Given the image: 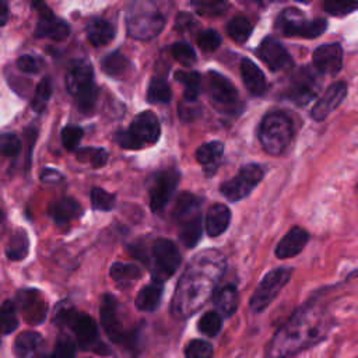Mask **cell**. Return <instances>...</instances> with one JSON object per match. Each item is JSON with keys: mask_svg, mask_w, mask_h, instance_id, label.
Here are the masks:
<instances>
[{"mask_svg": "<svg viewBox=\"0 0 358 358\" xmlns=\"http://www.w3.org/2000/svg\"><path fill=\"white\" fill-rule=\"evenodd\" d=\"M92 66L85 59L73 60L66 73V87L69 92L77 96L80 92L94 87Z\"/></svg>", "mask_w": 358, "mask_h": 358, "instance_id": "15", "label": "cell"}, {"mask_svg": "<svg viewBox=\"0 0 358 358\" xmlns=\"http://www.w3.org/2000/svg\"><path fill=\"white\" fill-rule=\"evenodd\" d=\"M87 39L94 46L108 45L115 38L113 25L103 18H92L85 28Z\"/></svg>", "mask_w": 358, "mask_h": 358, "instance_id": "26", "label": "cell"}, {"mask_svg": "<svg viewBox=\"0 0 358 358\" xmlns=\"http://www.w3.org/2000/svg\"><path fill=\"white\" fill-rule=\"evenodd\" d=\"M8 20V6L6 1L0 0V27H3Z\"/></svg>", "mask_w": 358, "mask_h": 358, "instance_id": "53", "label": "cell"}, {"mask_svg": "<svg viewBox=\"0 0 358 358\" xmlns=\"http://www.w3.org/2000/svg\"><path fill=\"white\" fill-rule=\"evenodd\" d=\"M77 159L80 162L90 164L92 168H101L108 162V152L103 148H81L77 152Z\"/></svg>", "mask_w": 358, "mask_h": 358, "instance_id": "39", "label": "cell"}, {"mask_svg": "<svg viewBox=\"0 0 358 358\" xmlns=\"http://www.w3.org/2000/svg\"><path fill=\"white\" fill-rule=\"evenodd\" d=\"M221 324H222V319L220 316V313L211 310V312H207L204 313L200 320H199V330L206 334V336H215L220 329H221Z\"/></svg>", "mask_w": 358, "mask_h": 358, "instance_id": "43", "label": "cell"}, {"mask_svg": "<svg viewBox=\"0 0 358 358\" xmlns=\"http://www.w3.org/2000/svg\"><path fill=\"white\" fill-rule=\"evenodd\" d=\"M200 213V200L192 193H182L173 207V218L179 222L196 215Z\"/></svg>", "mask_w": 358, "mask_h": 358, "instance_id": "28", "label": "cell"}, {"mask_svg": "<svg viewBox=\"0 0 358 358\" xmlns=\"http://www.w3.org/2000/svg\"><path fill=\"white\" fill-rule=\"evenodd\" d=\"M238 291L234 285H225L215 291L214 305L224 316H231L238 308Z\"/></svg>", "mask_w": 358, "mask_h": 358, "instance_id": "27", "label": "cell"}, {"mask_svg": "<svg viewBox=\"0 0 358 358\" xmlns=\"http://www.w3.org/2000/svg\"><path fill=\"white\" fill-rule=\"evenodd\" d=\"M312 62L322 74H337L343 66V49L338 43H326L315 49Z\"/></svg>", "mask_w": 358, "mask_h": 358, "instance_id": "16", "label": "cell"}, {"mask_svg": "<svg viewBox=\"0 0 358 358\" xmlns=\"http://www.w3.org/2000/svg\"><path fill=\"white\" fill-rule=\"evenodd\" d=\"M192 4L196 7L197 13L208 17L222 14L224 10L228 7V4L224 1H193Z\"/></svg>", "mask_w": 358, "mask_h": 358, "instance_id": "50", "label": "cell"}, {"mask_svg": "<svg viewBox=\"0 0 358 358\" xmlns=\"http://www.w3.org/2000/svg\"><path fill=\"white\" fill-rule=\"evenodd\" d=\"M110 277L122 287L134 282L137 278L141 277V270L138 266L131 263H122L116 262L110 267Z\"/></svg>", "mask_w": 358, "mask_h": 358, "instance_id": "33", "label": "cell"}, {"mask_svg": "<svg viewBox=\"0 0 358 358\" xmlns=\"http://www.w3.org/2000/svg\"><path fill=\"white\" fill-rule=\"evenodd\" d=\"M83 213L80 203L73 197H63L55 201L49 207V215L56 224H66L74 218H78Z\"/></svg>", "mask_w": 358, "mask_h": 358, "instance_id": "23", "label": "cell"}, {"mask_svg": "<svg viewBox=\"0 0 358 358\" xmlns=\"http://www.w3.org/2000/svg\"><path fill=\"white\" fill-rule=\"evenodd\" d=\"M186 358H210L213 355V345L204 340H192L185 348Z\"/></svg>", "mask_w": 358, "mask_h": 358, "instance_id": "45", "label": "cell"}, {"mask_svg": "<svg viewBox=\"0 0 358 358\" xmlns=\"http://www.w3.org/2000/svg\"><path fill=\"white\" fill-rule=\"evenodd\" d=\"M308 241H309V234L301 227H294L278 242L275 248V256L278 259L294 257L305 248Z\"/></svg>", "mask_w": 358, "mask_h": 358, "instance_id": "21", "label": "cell"}, {"mask_svg": "<svg viewBox=\"0 0 358 358\" xmlns=\"http://www.w3.org/2000/svg\"><path fill=\"white\" fill-rule=\"evenodd\" d=\"M277 29L285 36H298V38H317L323 34L327 27L326 20H306L298 10H284L277 20Z\"/></svg>", "mask_w": 358, "mask_h": 358, "instance_id": "7", "label": "cell"}, {"mask_svg": "<svg viewBox=\"0 0 358 358\" xmlns=\"http://www.w3.org/2000/svg\"><path fill=\"white\" fill-rule=\"evenodd\" d=\"M28 238L22 229H18L10 239L6 255L10 260H22L28 253Z\"/></svg>", "mask_w": 358, "mask_h": 358, "instance_id": "36", "label": "cell"}, {"mask_svg": "<svg viewBox=\"0 0 358 358\" xmlns=\"http://www.w3.org/2000/svg\"><path fill=\"white\" fill-rule=\"evenodd\" d=\"M201 235V217L200 213L179 222V238L186 248H193Z\"/></svg>", "mask_w": 358, "mask_h": 358, "instance_id": "30", "label": "cell"}, {"mask_svg": "<svg viewBox=\"0 0 358 358\" xmlns=\"http://www.w3.org/2000/svg\"><path fill=\"white\" fill-rule=\"evenodd\" d=\"M345 95H347V84L344 81H337L331 84L312 108L310 116L315 120L326 119L343 102Z\"/></svg>", "mask_w": 358, "mask_h": 358, "instance_id": "20", "label": "cell"}, {"mask_svg": "<svg viewBox=\"0 0 358 358\" xmlns=\"http://www.w3.org/2000/svg\"><path fill=\"white\" fill-rule=\"evenodd\" d=\"M172 98L168 83L161 77H154L147 90V101L151 103H168Z\"/></svg>", "mask_w": 358, "mask_h": 358, "instance_id": "35", "label": "cell"}, {"mask_svg": "<svg viewBox=\"0 0 358 358\" xmlns=\"http://www.w3.org/2000/svg\"><path fill=\"white\" fill-rule=\"evenodd\" d=\"M152 268L151 275L154 282L162 284L166 281L180 264V253L178 246L169 241L159 238L152 243Z\"/></svg>", "mask_w": 358, "mask_h": 358, "instance_id": "8", "label": "cell"}, {"mask_svg": "<svg viewBox=\"0 0 358 358\" xmlns=\"http://www.w3.org/2000/svg\"><path fill=\"white\" fill-rule=\"evenodd\" d=\"M34 6L38 8L39 13V20L35 27V36L48 38L56 42L64 41L70 34L69 25L63 20L57 18L45 3L39 1L34 3Z\"/></svg>", "mask_w": 358, "mask_h": 358, "instance_id": "14", "label": "cell"}, {"mask_svg": "<svg viewBox=\"0 0 358 358\" xmlns=\"http://www.w3.org/2000/svg\"><path fill=\"white\" fill-rule=\"evenodd\" d=\"M101 67L103 73L110 77H122L129 69V59L122 52L116 50L101 60Z\"/></svg>", "mask_w": 358, "mask_h": 358, "instance_id": "34", "label": "cell"}, {"mask_svg": "<svg viewBox=\"0 0 358 358\" xmlns=\"http://www.w3.org/2000/svg\"><path fill=\"white\" fill-rule=\"evenodd\" d=\"M323 8L331 15H347L358 8V1H324Z\"/></svg>", "mask_w": 358, "mask_h": 358, "instance_id": "49", "label": "cell"}, {"mask_svg": "<svg viewBox=\"0 0 358 358\" xmlns=\"http://www.w3.org/2000/svg\"><path fill=\"white\" fill-rule=\"evenodd\" d=\"M161 295H162V285L158 282H152L143 287L136 296L137 309L145 310V312H151L157 309L161 301Z\"/></svg>", "mask_w": 358, "mask_h": 358, "instance_id": "29", "label": "cell"}, {"mask_svg": "<svg viewBox=\"0 0 358 358\" xmlns=\"http://www.w3.org/2000/svg\"><path fill=\"white\" fill-rule=\"evenodd\" d=\"M225 270V259L217 250H204L194 256L179 284V295L183 309H199L213 294Z\"/></svg>", "mask_w": 358, "mask_h": 358, "instance_id": "2", "label": "cell"}, {"mask_svg": "<svg viewBox=\"0 0 358 358\" xmlns=\"http://www.w3.org/2000/svg\"><path fill=\"white\" fill-rule=\"evenodd\" d=\"M21 140L14 133L0 134V152L7 158H15L21 151Z\"/></svg>", "mask_w": 358, "mask_h": 358, "instance_id": "44", "label": "cell"}, {"mask_svg": "<svg viewBox=\"0 0 358 358\" xmlns=\"http://www.w3.org/2000/svg\"><path fill=\"white\" fill-rule=\"evenodd\" d=\"M229 221V208L224 204H213L206 215V231L210 236H218L228 228Z\"/></svg>", "mask_w": 358, "mask_h": 358, "instance_id": "25", "label": "cell"}, {"mask_svg": "<svg viewBox=\"0 0 358 358\" xmlns=\"http://www.w3.org/2000/svg\"><path fill=\"white\" fill-rule=\"evenodd\" d=\"M259 57L273 71H281L291 67L292 60L282 43L274 38H266L259 48Z\"/></svg>", "mask_w": 358, "mask_h": 358, "instance_id": "19", "label": "cell"}, {"mask_svg": "<svg viewBox=\"0 0 358 358\" xmlns=\"http://www.w3.org/2000/svg\"><path fill=\"white\" fill-rule=\"evenodd\" d=\"M17 326H18V319H17L15 306L11 301H6L0 309V331L4 334H8L14 331Z\"/></svg>", "mask_w": 358, "mask_h": 358, "instance_id": "40", "label": "cell"}, {"mask_svg": "<svg viewBox=\"0 0 358 358\" xmlns=\"http://www.w3.org/2000/svg\"><path fill=\"white\" fill-rule=\"evenodd\" d=\"M165 18L150 3H133L126 20L127 34L138 41L155 38L164 28Z\"/></svg>", "mask_w": 358, "mask_h": 358, "instance_id": "5", "label": "cell"}, {"mask_svg": "<svg viewBox=\"0 0 358 358\" xmlns=\"http://www.w3.org/2000/svg\"><path fill=\"white\" fill-rule=\"evenodd\" d=\"M18 308L24 319L31 324H39L43 322L48 306L41 292L36 289H24L17 296Z\"/></svg>", "mask_w": 358, "mask_h": 358, "instance_id": "17", "label": "cell"}, {"mask_svg": "<svg viewBox=\"0 0 358 358\" xmlns=\"http://www.w3.org/2000/svg\"><path fill=\"white\" fill-rule=\"evenodd\" d=\"M179 183L176 169H165L152 176L150 186V208L154 213H161L171 201L173 192Z\"/></svg>", "mask_w": 358, "mask_h": 358, "instance_id": "13", "label": "cell"}, {"mask_svg": "<svg viewBox=\"0 0 358 358\" xmlns=\"http://www.w3.org/2000/svg\"><path fill=\"white\" fill-rule=\"evenodd\" d=\"M101 323L113 343H122L124 340V330L117 315V302L110 294H105L101 301Z\"/></svg>", "mask_w": 358, "mask_h": 358, "instance_id": "18", "label": "cell"}, {"mask_svg": "<svg viewBox=\"0 0 358 358\" xmlns=\"http://www.w3.org/2000/svg\"><path fill=\"white\" fill-rule=\"evenodd\" d=\"M194 25V20L189 15V14H179L178 17V24H176V28L183 31V29H189L190 27Z\"/></svg>", "mask_w": 358, "mask_h": 358, "instance_id": "52", "label": "cell"}, {"mask_svg": "<svg viewBox=\"0 0 358 358\" xmlns=\"http://www.w3.org/2000/svg\"><path fill=\"white\" fill-rule=\"evenodd\" d=\"M331 327L330 315L320 306L308 305L298 309L273 336L267 348L268 358H289L327 336Z\"/></svg>", "mask_w": 358, "mask_h": 358, "instance_id": "1", "label": "cell"}, {"mask_svg": "<svg viewBox=\"0 0 358 358\" xmlns=\"http://www.w3.org/2000/svg\"><path fill=\"white\" fill-rule=\"evenodd\" d=\"M227 32L228 35L235 41V42H245L250 34H252V24L250 21L243 17V15H238V17H234L228 25H227Z\"/></svg>", "mask_w": 358, "mask_h": 358, "instance_id": "37", "label": "cell"}, {"mask_svg": "<svg viewBox=\"0 0 358 358\" xmlns=\"http://www.w3.org/2000/svg\"><path fill=\"white\" fill-rule=\"evenodd\" d=\"M173 77L178 83H180L185 87V92H183L185 101L196 102L200 92V87H201L200 74L196 71H176Z\"/></svg>", "mask_w": 358, "mask_h": 358, "instance_id": "31", "label": "cell"}, {"mask_svg": "<svg viewBox=\"0 0 358 358\" xmlns=\"http://www.w3.org/2000/svg\"><path fill=\"white\" fill-rule=\"evenodd\" d=\"M43 337L35 331H22L17 336L14 351L20 358H35L41 354Z\"/></svg>", "mask_w": 358, "mask_h": 358, "instance_id": "24", "label": "cell"}, {"mask_svg": "<svg viewBox=\"0 0 358 358\" xmlns=\"http://www.w3.org/2000/svg\"><path fill=\"white\" fill-rule=\"evenodd\" d=\"M263 179V169L256 164H248L229 180L221 185V193L231 201H238L260 183Z\"/></svg>", "mask_w": 358, "mask_h": 358, "instance_id": "10", "label": "cell"}, {"mask_svg": "<svg viewBox=\"0 0 358 358\" xmlns=\"http://www.w3.org/2000/svg\"><path fill=\"white\" fill-rule=\"evenodd\" d=\"M291 274V268L287 267H278L267 273L250 298V309L256 313L264 310L288 282Z\"/></svg>", "mask_w": 358, "mask_h": 358, "instance_id": "9", "label": "cell"}, {"mask_svg": "<svg viewBox=\"0 0 358 358\" xmlns=\"http://www.w3.org/2000/svg\"><path fill=\"white\" fill-rule=\"evenodd\" d=\"M67 327H70L73 330V333L77 337L78 344L85 348V350H92L98 354L102 355H108L109 350L108 347H105L99 337H98V329L95 322L92 320L91 316L85 315V313H80V312H74L73 316L70 317Z\"/></svg>", "mask_w": 358, "mask_h": 358, "instance_id": "12", "label": "cell"}, {"mask_svg": "<svg viewBox=\"0 0 358 358\" xmlns=\"http://www.w3.org/2000/svg\"><path fill=\"white\" fill-rule=\"evenodd\" d=\"M319 87L320 83L316 73L309 67H302L291 76L285 92L294 103L302 106L316 96Z\"/></svg>", "mask_w": 358, "mask_h": 358, "instance_id": "11", "label": "cell"}, {"mask_svg": "<svg viewBox=\"0 0 358 358\" xmlns=\"http://www.w3.org/2000/svg\"><path fill=\"white\" fill-rule=\"evenodd\" d=\"M0 218H1V213H0Z\"/></svg>", "mask_w": 358, "mask_h": 358, "instance_id": "54", "label": "cell"}, {"mask_svg": "<svg viewBox=\"0 0 358 358\" xmlns=\"http://www.w3.org/2000/svg\"><path fill=\"white\" fill-rule=\"evenodd\" d=\"M171 53L176 62H179L182 66H192L196 63V53L193 48L186 42H175L171 46Z\"/></svg>", "mask_w": 358, "mask_h": 358, "instance_id": "42", "label": "cell"}, {"mask_svg": "<svg viewBox=\"0 0 358 358\" xmlns=\"http://www.w3.org/2000/svg\"><path fill=\"white\" fill-rule=\"evenodd\" d=\"M74 355H76L74 341L69 336L63 334L57 338L53 355L49 358H74Z\"/></svg>", "mask_w": 358, "mask_h": 358, "instance_id": "48", "label": "cell"}, {"mask_svg": "<svg viewBox=\"0 0 358 358\" xmlns=\"http://www.w3.org/2000/svg\"><path fill=\"white\" fill-rule=\"evenodd\" d=\"M50 95H52V81H50V77H43L39 81V84L36 85V90L34 92L32 102H31L32 109L36 113H41L46 108Z\"/></svg>", "mask_w": 358, "mask_h": 358, "instance_id": "38", "label": "cell"}, {"mask_svg": "<svg viewBox=\"0 0 358 358\" xmlns=\"http://www.w3.org/2000/svg\"><path fill=\"white\" fill-rule=\"evenodd\" d=\"M161 127L158 117L151 110L138 113L129 129L116 133V141L126 150H140L145 145L155 144L159 138Z\"/></svg>", "mask_w": 358, "mask_h": 358, "instance_id": "3", "label": "cell"}, {"mask_svg": "<svg viewBox=\"0 0 358 358\" xmlns=\"http://www.w3.org/2000/svg\"><path fill=\"white\" fill-rule=\"evenodd\" d=\"M116 199L112 193H108L102 187H94L91 190V206L94 210L109 211L115 207Z\"/></svg>", "mask_w": 358, "mask_h": 358, "instance_id": "41", "label": "cell"}, {"mask_svg": "<svg viewBox=\"0 0 358 358\" xmlns=\"http://www.w3.org/2000/svg\"><path fill=\"white\" fill-rule=\"evenodd\" d=\"M196 41H197V45L201 50L214 52L215 49H218V46L221 43V36L214 29H204L197 35Z\"/></svg>", "mask_w": 358, "mask_h": 358, "instance_id": "47", "label": "cell"}, {"mask_svg": "<svg viewBox=\"0 0 358 358\" xmlns=\"http://www.w3.org/2000/svg\"><path fill=\"white\" fill-rule=\"evenodd\" d=\"M207 94L211 105L221 113L235 115L241 110V99L235 85L222 74L208 71L207 74Z\"/></svg>", "mask_w": 358, "mask_h": 358, "instance_id": "6", "label": "cell"}, {"mask_svg": "<svg viewBox=\"0 0 358 358\" xmlns=\"http://www.w3.org/2000/svg\"><path fill=\"white\" fill-rule=\"evenodd\" d=\"M241 76L246 90L255 95L260 96L266 92L267 84L263 71L249 59H242L241 62Z\"/></svg>", "mask_w": 358, "mask_h": 358, "instance_id": "22", "label": "cell"}, {"mask_svg": "<svg viewBox=\"0 0 358 358\" xmlns=\"http://www.w3.org/2000/svg\"><path fill=\"white\" fill-rule=\"evenodd\" d=\"M291 119L282 112L267 113L259 127V138L266 152L271 155L282 154L292 140Z\"/></svg>", "mask_w": 358, "mask_h": 358, "instance_id": "4", "label": "cell"}, {"mask_svg": "<svg viewBox=\"0 0 358 358\" xmlns=\"http://www.w3.org/2000/svg\"><path fill=\"white\" fill-rule=\"evenodd\" d=\"M224 152V144L221 141H210L200 145L196 151V159L199 164L211 168L217 166Z\"/></svg>", "mask_w": 358, "mask_h": 358, "instance_id": "32", "label": "cell"}, {"mask_svg": "<svg viewBox=\"0 0 358 358\" xmlns=\"http://www.w3.org/2000/svg\"><path fill=\"white\" fill-rule=\"evenodd\" d=\"M17 67L28 74H35L39 71V62L31 56V55H22L21 57H18L17 60Z\"/></svg>", "mask_w": 358, "mask_h": 358, "instance_id": "51", "label": "cell"}, {"mask_svg": "<svg viewBox=\"0 0 358 358\" xmlns=\"http://www.w3.org/2000/svg\"><path fill=\"white\" fill-rule=\"evenodd\" d=\"M60 134H62V143L64 148L69 151H74L84 136V130L78 126H66L62 129Z\"/></svg>", "mask_w": 358, "mask_h": 358, "instance_id": "46", "label": "cell"}]
</instances>
